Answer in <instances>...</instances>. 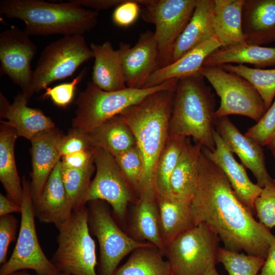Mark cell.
Here are the masks:
<instances>
[{"instance_id": "10", "label": "cell", "mask_w": 275, "mask_h": 275, "mask_svg": "<svg viewBox=\"0 0 275 275\" xmlns=\"http://www.w3.org/2000/svg\"><path fill=\"white\" fill-rule=\"evenodd\" d=\"M93 53L83 35L64 36L42 51L33 70L32 92L46 89L51 83L71 76Z\"/></svg>"}, {"instance_id": "30", "label": "cell", "mask_w": 275, "mask_h": 275, "mask_svg": "<svg viewBox=\"0 0 275 275\" xmlns=\"http://www.w3.org/2000/svg\"><path fill=\"white\" fill-rule=\"evenodd\" d=\"M87 134L92 147L103 149L114 156L136 145L132 132L119 115Z\"/></svg>"}, {"instance_id": "8", "label": "cell", "mask_w": 275, "mask_h": 275, "mask_svg": "<svg viewBox=\"0 0 275 275\" xmlns=\"http://www.w3.org/2000/svg\"><path fill=\"white\" fill-rule=\"evenodd\" d=\"M199 72L211 84L220 98L215 111L217 118L238 115L258 122L266 109L255 87L241 76L221 66H204Z\"/></svg>"}, {"instance_id": "29", "label": "cell", "mask_w": 275, "mask_h": 275, "mask_svg": "<svg viewBox=\"0 0 275 275\" xmlns=\"http://www.w3.org/2000/svg\"><path fill=\"white\" fill-rule=\"evenodd\" d=\"M18 137L16 130L1 121L0 127V180L8 197L21 204L22 185L21 184L15 159L14 147Z\"/></svg>"}, {"instance_id": "7", "label": "cell", "mask_w": 275, "mask_h": 275, "mask_svg": "<svg viewBox=\"0 0 275 275\" xmlns=\"http://www.w3.org/2000/svg\"><path fill=\"white\" fill-rule=\"evenodd\" d=\"M218 236L206 224L183 232L165 247L171 275H203L218 263Z\"/></svg>"}, {"instance_id": "50", "label": "cell", "mask_w": 275, "mask_h": 275, "mask_svg": "<svg viewBox=\"0 0 275 275\" xmlns=\"http://www.w3.org/2000/svg\"><path fill=\"white\" fill-rule=\"evenodd\" d=\"M12 275H34V274H29V273H24V272H17L14 274H13ZM37 275V274H36ZM59 275H70L69 274H67V273H61Z\"/></svg>"}, {"instance_id": "42", "label": "cell", "mask_w": 275, "mask_h": 275, "mask_svg": "<svg viewBox=\"0 0 275 275\" xmlns=\"http://www.w3.org/2000/svg\"><path fill=\"white\" fill-rule=\"evenodd\" d=\"M145 0H124L116 7L112 15L114 24L119 27L126 28L133 24L141 13L140 7Z\"/></svg>"}, {"instance_id": "6", "label": "cell", "mask_w": 275, "mask_h": 275, "mask_svg": "<svg viewBox=\"0 0 275 275\" xmlns=\"http://www.w3.org/2000/svg\"><path fill=\"white\" fill-rule=\"evenodd\" d=\"M57 249L51 262L61 273L98 275L95 242L91 236L86 206L73 210L57 228Z\"/></svg>"}, {"instance_id": "36", "label": "cell", "mask_w": 275, "mask_h": 275, "mask_svg": "<svg viewBox=\"0 0 275 275\" xmlns=\"http://www.w3.org/2000/svg\"><path fill=\"white\" fill-rule=\"evenodd\" d=\"M265 258L240 253L220 247L218 263L223 264L229 275H257L263 266Z\"/></svg>"}, {"instance_id": "22", "label": "cell", "mask_w": 275, "mask_h": 275, "mask_svg": "<svg viewBox=\"0 0 275 275\" xmlns=\"http://www.w3.org/2000/svg\"><path fill=\"white\" fill-rule=\"evenodd\" d=\"M242 26L248 43L262 45L275 41V0H245Z\"/></svg>"}, {"instance_id": "26", "label": "cell", "mask_w": 275, "mask_h": 275, "mask_svg": "<svg viewBox=\"0 0 275 275\" xmlns=\"http://www.w3.org/2000/svg\"><path fill=\"white\" fill-rule=\"evenodd\" d=\"M245 0H214V35L223 47L246 41L242 26V8Z\"/></svg>"}, {"instance_id": "25", "label": "cell", "mask_w": 275, "mask_h": 275, "mask_svg": "<svg viewBox=\"0 0 275 275\" xmlns=\"http://www.w3.org/2000/svg\"><path fill=\"white\" fill-rule=\"evenodd\" d=\"M162 241L166 246L195 226L191 201L172 194L156 197Z\"/></svg>"}, {"instance_id": "28", "label": "cell", "mask_w": 275, "mask_h": 275, "mask_svg": "<svg viewBox=\"0 0 275 275\" xmlns=\"http://www.w3.org/2000/svg\"><path fill=\"white\" fill-rule=\"evenodd\" d=\"M202 147L192 144L187 138L186 145L171 177L172 195L191 200L198 178L199 165Z\"/></svg>"}, {"instance_id": "24", "label": "cell", "mask_w": 275, "mask_h": 275, "mask_svg": "<svg viewBox=\"0 0 275 275\" xmlns=\"http://www.w3.org/2000/svg\"><path fill=\"white\" fill-rule=\"evenodd\" d=\"M214 0H197L192 16L176 42L172 63L188 51L214 36Z\"/></svg>"}, {"instance_id": "49", "label": "cell", "mask_w": 275, "mask_h": 275, "mask_svg": "<svg viewBox=\"0 0 275 275\" xmlns=\"http://www.w3.org/2000/svg\"><path fill=\"white\" fill-rule=\"evenodd\" d=\"M203 275H220V274L217 271L216 267H214L209 269L208 271L205 272Z\"/></svg>"}, {"instance_id": "1", "label": "cell", "mask_w": 275, "mask_h": 275, "mask_svg": "<svg viewBox=\"0 0 275 275\" xmlns=\"http://www.w3.org/2000/svg\"><path fill=\"white\" fill-rule=\"evenodd\" d=\"M191 206L195 225H207L225 249L266 258L275 236L254 217L223 172L202 150Z\"/></svg>"}, {"instance_id": "9", "label": "cell", "mask_w": 275, "mask_h": 275, "mask_svg": "<svg viewBox=\"0 0 275 275\" xmlns=\"http://www.w3.org/2000/svg\"><path fill=\"white\" fill-rule=\"evenodd\" d=\"M22 185L19 235L10 258L1 267L0 275H12L23 269L33 270L37 275H59L61 273L47 258L39 242L30 182L24 178Z\"/></svg>"}, {"instance_id": "17", "label": "cell", "mask_w": 275, "mask_h": 275, "mask_svg": "<svg viewBox=\"0 0 275 275\" xmlns=\"http://www.w3.org/2000/svg\"><path fill=\"white\" fill-rule=\"evenodd\" d=\"M129 44L121 42L117 49L105 41L101 44H90L94 64L92 82L102 90L111 92L127 87L123 69V57L130 47Z\"/></svg>"}, {"instance_id": "21", "label": "cell", "mask_w": 275, "mask_h": 275, "mask_svg": "<svg viewBox=\"0 0 275 275\" xmlns=\"http://www.w3.org/2000/svg\"><path fill=\"white\" fill-rule=\"evenodd\" d=\"M63 135L54 128L38 134L31 141L32 172L30 187L33 202L40 197L49 176L61 160L58 145Z\"/></svg>"}, {"instance_id": "16", "label": "cell", "mask_w": 275, "mask_h": 275, "mask_svg": "<svg viewBox=\"0 0 275 275\" xmlns=\"http://www.w3.org/2000/svg\"><path fill=\"white\" fill-rule=\"evenodd\" d=\"M214 149L203 148L205 155L223 172L240 201L253 213L254 202L262 188L250 179L244 167L235 158L219 133L214 131Z\"/></svg>"}, {"instance_id": "11", "label": "cell", "mask_w": 275, "mask_h": 275, "mask_svg": "<svg viewBox=\"0 0 275 275\" xmlns=\"http://www.w3.org/2000/svg\"><path fill=\"white\" fill-rule=\"evenodd\" d=\"M197 1L145 0L142 18L155 26L154 34L158 50L157 69L172 63L175 44L189 22Z\"/></svg>"}, {"instance_id": "47", "label": "cell", "mask_w": 275, "mask_h": 275, "mask_svg": "<svg viewBox=\"0 0 275 275\" xmlns=\"http://www.w3.org/2000/svg\"><path fill=\"white\" fill-rule=\"evenodd\" d=\"M22 207L8 197L0 194V216L11 214L12 213H21Z\"/></svg>"}, {"instance_id": "19", "label": "cell", "mask_w": 275, "mask_h": 275, "mask_svg": "<svg viewBox=\"0 0 275 275\" xmlns=\"http://www.w3.org/2000/svg\"><path fill=\"white\" fill-rule=\"evenodd\" d=\"M158 50L154 32L140 35L135 44L124 56L123 69L127 87L141 89L157 69Z\"/></svg>"}, {"instance_id": "37", "label": "cell", "mask_w": 275, "mask_h": 275, "mask_svg": "<svg viewBox=\"0 0 275 275\" xmlns=\"http://www.w3.org/2000/svg\"><path fill=\"white\" fill-rule=\"evenodd\" d=\"M130 185L138 191L144 171V161L137 146L114 156Z\"/></svg>"}, {"instance_id": "27", "label": "cell", "mask_w": 275, "mask_h": 275, "mask_svg": "<svg viewBox=\"0 0 275 275\" xmlns=\"http://www.w3.org/2000/svg\"><path fill=\"white\" fill-rule=\"evenodd\" d=\"M249 64L257 67L275 65V47H263L246 42L219 48L205 60L204 66Z\"/></svg>"}, {"instance_id": "33", "label": "cell", "mask_w": 275, "mask_h": 275, "mask_svg": "<svg viewBox=\"0 0 275 275\" xmlns=\"http://www.w3.org/2000/svg\"><path fill=\"white\" fill-rule=\"evenodd\" d=\"M186 141L187 138L183 136L169 135L156 166V197L171 194V177L186 145Z\"/></svg>"}, {"instance_id": "32", "label": "cell", "mask_w": 275, "mask_h": 275, "mask_svg": "<svg viewBox=\"0 0 275 275\" xmlns=\"http://www.w3.org/2000/svg\"><path fill=\"white\" fill-rule=\"evenodd\" d=\"M155 246L138 248L113 275H171L169 264Z\"/></svg>"}, {"instance_id": "15", "label": "cell", "mask_w": 275, "mask_h": 275, "mask_svg": "<svg viewBox=\"0 0 275 275\" xmlns=\"http://www.w3.org/2000/svg\"><path fill=\"white\" fill-rule=\"evenodd\" d=\"M215 128L230 150L253 173L260 187L272 180L266 168L262 146L243 134L228 117L217 118Z\"/></svg>"}, {"instance_id": "31", "label": "cell", "mask_w": 275, "mask_h": 275, "mask_svg": "<svg viewBox=\"0 0 275 275\" xmlns=\"http://www.w3.org/2000/svg\"><path fill=\"white\" fill-rule=\"evenodd\" d=\"M133 216V230L137 236L148 241L164 254L156 197L140 196Z\"/></svg>"}, {"instance_id": "18", "label": "cell", "mask_w": 275, "mask_h": 275, "mask_svg": "<svg viewBox=\"0 0 275 275\" xmlns=\"http://www.w3.org/2000/svg\"><path fill=\"white\" fill-rule=\"evenodd\" d=\"M61 169L60 160L40 197L33 202L35 217L42 223L53 224L57 228L70 217L74 210L62 180Z\"/></svg>"}, {"instance_id": "20", "label": "cell", "mask_w": 275, "mask_h": 275, "mask_svg": "<svg viewBox=\"0 0 275 275\" xmlns=\"http://www.w3.org/2000/svg\"><path fill=\"white\" fill-rule=\"evenodd\" d=\"M29 99L22 92L10 104L1 93V118L13 128L18 136L30 141L38 134L56 128L52 120L39 109L28 106Z\"/></svg>"}, {"instance_id": "46", "label": "cell", "mask_w": 275, "mask_h": 275, "mask_svg": "<svg viewBox=\"0 0 275 275\" xmlns=\"http://www.w3.org/2000/svg\"><path fill=\"white\" fill-rule=\"evenodd\" d=\"M257 275H275V238L270 244L264 263Z\"/></svg>"}, {"instance_id": "12", "label": "cell", "mask_w": 275, "mask_h": 275, "mask_svg": "<svg viewBox=\"0 0 275 275\" xmlns=\"http://www.w3.org/2000/svg\"><path fill=\"white\" fill-rule=\"evenodd\" d=\"M88 224L97 239L100 251L98 275H113L121 261L128 254L142 247L154 246L129 237L118 226L104 201L88 203Z\"/></svg>"}, {"instance_id": "43", "label": "cell", "mask_w": 275, "mask_h": 275, "mask_svg": "<svg viewBox=\"0 0 275 275\" xmlns=\"http://www.w3.org/2000/svg\"><path fill=\"white\" fill-rule=\"evenodd\" d=\"M18 221L13 215L0 216V263L7 261L10 244L15 240Z\"/></svg>"}, {"instance_id": "14", "label": "cell", "mask_w": 275, "mask_h": 275, "mask_svg": "<svg viewBox=\"0 0 275 275\" xmlns=\"http://www.w3.org/2000/svg\"><path fill=\"white\" fill-rule=\"evenodd\" d=\"M29 36L16 26L2 31L0 34V62L2 74H6L14 84L19 86L21 92L30 99L33 94V71L31 65L37 48Z\"/></svg>"}, {"instance_id": "2", "label": "cell", "mask_w": 275, "mask_h": 275, "mask_svg": "<svg viewBox=\"0 0 275 275\" xmlns=\"http://www.w3.org/2000/svg\"><path fill=\"white\" fill-rule=\"evenodd\" d=\"M175 91L154 93L119 115L132 132L144 159V171L138 190L140 196H156V166L169 136Z\"/></svg>"}, {"instance_id": "3", "label": "cell", "mask_w": 275, "mask_h": 275, "mask_svg": "<svg viewBox=\"0 0 275 275\" xmlns=\"http://www.w3.org/2000/svg\"><path fill=\"white\" fill-rule=\"evenodd\" d=\"M0 12L25 23L29 35H83L97 23V11L84 8L75 0L51 3L41 0H2Z\"/></svg>"}, {"instance_id": "45", "label": "cell", "mask_w": 275, "mask_h": 275, "mask_svg": "<svg viewBox=\"0 0 275 275\" xmlns=\"http://www.w3.org/2000/svg\"><path fill=\"white\" fill-rule=\"evenodd\" d=\"M124 0H75L80 5L92 9L97 11L112 7H116Z\"/></svg>"}, {"instance_id": "38", "label": "cell", "mask_w": 275, "mask_h": 275, "mask_svg": "<svg viewBox=\"0 0 275 275\" xmlns=\"http://www.w3.org/2000/svg\"><path fill=\"white\" fill-rule=\"evenodd\" d=\"M258 221L270 230L275 227V181L272 179L262 189L254 202Z\"/></svg>"}, {"instance_id": "23", "label": "cell", "mask_w": 275, "mask_h": 275, "mask_svg": "<svg viewBox=\"0 0 275 275\" xmlns=\"http://www.w3.org/2000/svg\"><path fill=\"white\" fill-rule=\"evenodd\" d=\"M223 46L214 35L209 40L191 49L178 60L156 70L144 88L158 86L172 79H179L199 72L206 59Z\"/></svg>"}, {"instance_id": "4", "label": "cell", "mask_w": 275, "mask_h": 275, "mask_svg": "<svg viewBox=\"0 0 275 275\" xmlns=\"http://www.w3.org/2000/svg\"><path fill=\"white\" fill-rule=\"evenodd\" d=\"M199 72L178 79L170 121L169 135L193 138L210 150L214 149L217 118L215 99Z\"/></svg>"}, {"instance_id": "39", "label": "cell", "mask_w": 275, "mask_h": 275, "mask_svg": "<svg viewBox=\"0 0 275 275\" xmlns=\"http://www.w3.org/2000/svg\"><path fill=\"white\" fill-rule=\"evenodd\" d=\"M275 133V99L263 116L244 135L261 146H267Z\"/></svg>"}, {"instance_id": "40", "label": "cell", "mask_w": 275, "mask_h": 275, "mask_svg": "<svg viewBox=\"0 0 275 275\" xmlns=\"http://www.w3.org/2000/svg\"><path fill=\"white\" fill-rule=\"evenodd\" d=\"M86 69L72 81L60 84L52 88H47L43 96L49 97L53 103L61 107H65L73 100L77 85L82 80L86 73Z\"/></svg>"}, {"instance_id": "48", "label": "cell", "mask_w": 275, "mask_h": 275, "mask_svg": "<svg viewBox=\"0 0 275 275\" xmlns=\"http://www.w3.org/2000/svg\"><path fill=\"white\" fill-rule=\"evenodd\" d=\"M267 146L271 151L275 159V133L267 145ZM274 180L275 181V179H274Z\"/></svg>"}, {"instance_id": "5", "label": "cell", "mask_w": 275, "mask_h": 275, "mask_svg": "<svg viewBox=\"0 0 275 275\" xmlns=\"http://www.w3.org/2000/svg\"><path fill=\"white\" fill-rule=\"evenodd\" d=\"M178 79L168 80L147 88H130L107 92L101 90L92 81L76 99L73 128L89 133L106 120L120 115L128 107L149 95L164 90H175Z\"/></svg>"}, {"instance_id": "34", "label": "cell", "mask_w": 275, "mask_h": 275, "mask_svg": "<svg viewBox=\"0 0 275 275\" xmlns=\"http://www.w3.org/2000/svg\"><path fill=\"white\" fill-rule=\"evenodd\" d=\"M225 70L245 79L256 89L267 110L275 97V68H251L244 65H221Z\"/></svg>"}, {"instance_id": "41", "label": "cell", "mask_w": 275, "mask_h": 275, "mask_svg": "<svg viewBox=\"0 0 275 275\" xmlns=\"http://www.w3.org/2000/svg\"><path fill=\"white\" fill-rule=\"evenodd\" d=\"M58 146L61 156L93 147L87 133L73 128L61 136Z\"/></svg>"}, {"instance_id": "44", "label": "cell", "mask_w": 275, "mask_h": 275, "mask_svg": "<svg viewBox=\"0 0 275 275\" xmlns=\"http://www.w3.org/2000/svg\"><path fill=\"white\" fill-rule=\"evenodd\" d=\"M62 166L71 169H83L94 163V147L64 155Z\"/></svg>"}, {"instance_id": "13", "label": "cell", "mask_w": 275, "mask_h": 275, "mask_svg": "<svg viewBox=\"0 0 275 275\" xmlns=\"http://www.w3.org/2000/svg\"><path fill=\"white\" fill-rule=\"evenodd\" d=\"M96 174L84 198L82 205L95 200L109 204L114 213L123 218L133 190L118 167L115 157L106 150L94 147Z\"/></svg>"}, {"instance_id": "35", "label": "cell", "mask_w": 275, "mask_h": 275, "mask_svg": "<svg viewBox=\"0 0 275 275\" xmlns=\"http://www.w3.org/2000/svg\"><path fill=\"white\" fill-rule=\"evenodd\" d=\"M93 163L85 168L77 169L62 165V180L73 209L84 206L82 201L91 182V178L95 169Z\"/></svg>"}]
</instances>
